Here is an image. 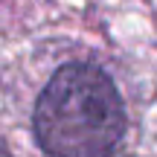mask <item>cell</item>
Masks as SVG:
<instances>
[{
  "mask_svg": "<svg viewBox=\"0 0 157 157\" xmlns=\"http://www.w3.org/2000/svg\"><path fill=\"white\" fill-rule=\"evenodd\" d=\"M32 125L50 157H111L125 134V108L105 70L64 64L41 90Z\"/></svg>",
  "mask_w": 157,
  "mask_h": 157,
  "instance_id": "6da1fadb",
  "label": "cell"
},
{
  "mask_svg": "<svg viewBox=\"0 0 157 157\" xmlns=\"http://www.w3.org/2000/svg\"><path fill=\"white\" fill-rule=\"evenodd\" d=\"M0 157H12V154H9V148H6V143H3V140H0Z\"/></svg>",
  "mask_w": 157,
  "mask_h": 157,
  "instance_id": "7a4b0ae2",
  "label": "cell"
}]
</instances>
